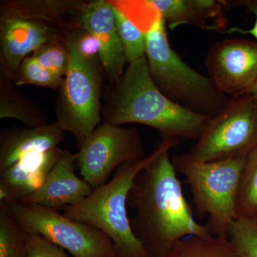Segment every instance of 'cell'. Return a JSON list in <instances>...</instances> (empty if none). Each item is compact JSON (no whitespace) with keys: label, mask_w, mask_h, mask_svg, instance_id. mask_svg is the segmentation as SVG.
I'll return each mask as SVG.
<instances>
[{"label":"cell","mask_w":257,"mask_h":257,"mask_svg":"<svg viewBox=\"0 0 257 257\" xmlns=\"http://www.w3.org/2000/svg\"><path fill=\"white\" fill-rule=\"evenodd\" d=\"M179 143L162 140L128 192L127 207L136 212L130 219L132 229L150 257L163 254L184 238L211 235L206 224L194 219L169 157Z\"/></svg>","instance_id":"6da1fadb"},{"label":"cell","mask_w":257,"mask_h":257,"mask_svg":"<svg viewBox=\"0 0 257 257\" xmlns=\"http://www.w3.org/2000/svg\"><path fill=\"white\" fill-rule=\"evenodd\" d=\"M104 123L140 124L157 130L162 140L200 138L210 117L196 114L164 95L152 80L146 57L128 64L119 80L108 84L101 107Z\"/></svg>","instance_id":"7a4b0ae2"},{"label":"cell","mask_w":257,"mask_h":257,"mask_svg":"<svg viewBox=\"0 0 257 257\" xmlns=\"http://www.w3.org/2000/svg\"><path fill=\"white\" fill-rule=\"evenodd\" d=\"M165 20H157L147 34L146 60L152 80L171 101L204 116L214 117L229 99L209 77L182 60L171 47Z\"/></svg>","instance_id":"3957f363"},{"label":"cell","mask_w":257,"mask_h":257,"mask_svg":"<svg viewBox=\"0 0 257 257\" xmlns=\"http://www.w3.org/2000/svg\"><path fill=\"white\" fill-rule=\"evenodd\" d=\"M154 156L155 152L120 166L110 181L94 189L79 204L62 208V214L102 231L114 243L116 257H150L134 234L127 214V197L138 172Z\"/></svg>","instance_id":"277c9868"},{"label":"cell","mask_w":257,"mask_h":257,"mask_svg":"<svg viewBox=\"0 0 257 257\" xmlns=\"http://www.w3.org/2000/svg\"><path fill=\"white\" fill-rule=\"evenodd\" d=\"M64 42L69 63L59 89L56 121L64 133L74 135L79 148L101 124V97L105 75L99 59L90 60L79 53L74 28L66 31Z\"/></svg>","instance_id":"5b68a950"},{"label":"cell","mask_w":257,"mask_h":257,"mask_svg":"<svg viewBox=\"0 0 257 257\" xmlns=\"http://www.w3.org/2000/svg\"><path fill=\"white\" fill-rule=\"evenodd\" d=\"M246 159L203 163L188 153L171 160L176 171L187 179L197 215L209 216L206 226L213 236L227 237L236 219V195Z\"/></svg>","instance_id":"8992f818"},{"label":"cell","mask_w":257,"mask_h":257,"mask_svg":"<svg viewBox=\"0 0 257 257\" xmlns=\"http://www.w3.org/2000/svg\"><path fill=\"white\" fill-rule=\"evenodd\" d=\"M257 147V101L251 94L229 99L210 118L189 155L199 162L243 158Z\"/></svg>","instance_id":"52a82bcc"},{"label":"cell","mask_w":257,"mask_h":257,"mask_svg":"<svg viewBox=\"0 0 257 257\" xmlns=\"http://www.w3.org/2000/svg\"><path fill=\"white\" fill-rule=\"evenodd\" d=\"M10 206L25 232L41 235L73 257H116L112 241L91 225L37 204L15 202Z\"/></svg>","instance_id":"ba28073f"},{"label":"cell","mask_w":257,"mask_h":257,"mask_svg":"<svg viewBox=\"0 0 257 257\" xmlns=\"http://www.w3.org/2000/svg\"><path fill=\"white\" fill-rule=\"evenodd\" d=\"M83 179L94 189L107 182L120 166L145 158L141 135L136 128L103 123L75 153Z\"/></svg>","instance_id":"9c48e42d"},{"label":"cell","mask_w":257,"mask_h":257,"mask_svg":"<svg viewBox=\"0 0 257 257\" xmlns=\"http://www.w3.org/2000/svg\"><path fill=\"white\" fill-rule=\"evenodd\" d=\"M206 66L209 78L225 95L250 94L257 81V43L236 38L216 42Z\"/></svg>","instance_id":"30bf717a"},{"label":"cell","mask_w":257,"mask_h":257,"mask_svg":"<svg viewBox=\"0 0 257 257\" xmlns=\"http://www.w3.org/2000/svg\"><path fill=\"white\" fill-rule=\"evenodd\" d=\"M74 22L77 28L92 34L99 42V62L109 84L119 80L126 69V61L110 1L85 3L74 15Z\"/></svg>","instance_id":"8fae6325"},{"label":"cell","mask_w":257,"mask_h":257,"mask_svg":"<svg viewBox=\"0 0 257 257\" xmlns=\"http://www.w3.org/2000/svg\"><path fill=\"white\" fill-rule=\"evenodd\" d=\"M65 34L52 25L17 17L1 16L0 70L11 78L29 55L47 44L64 41Z\"/></svg>","instance_id":"7c38bea8"},{"label":"cell","mask_w":257,"mask_h":257,"mask_svg":"<svg viewBox=\"0 0 257 257\" xmlns=\"http://www.w3.org/2000/svg\"><path fill=\"white\" fill-rule=\"evenodd\" d=\"M75 154L62 150L60 158L43 185L20 202L37 204L50 209H62L82 202L93 189L76 175Z\"/></svg>","instance_id":"4fadbf2b"},{"label":"cell","mask_w":257,"mask_h":257,"mask_svg":"<svg viewBox=\"0 0 257 257\" xmlns=\"http://www.w3.org/2000/svg\"><path fill=\"white\" fill-rule=\"evenodd\" d=\"M62 150L35 152L0 172V202H20L43 185Z\"/></svg>","instance_id":"5bb4252c"},{"label":"cell","mask_w":257,"mask_h":257,"mask_svg":"<svg viewBox=\"0 0 257 257\" xmlns=\"http://www.w3.org/2000/svg\"><path fill=\"white\" fill-rule=\"evenodd\" d=\"M65 139L57 121L38 127L4 128L0 133V172L22 157L59 148Z\"/></svg>","instance_id":"9a60e30c"},{"label":"cell","mask_w":257,"mask_h":257,"mask_svg":"<svg viewBox=\"0 0 257 257\" xmlns=\"http://www.w3.org/2000/svg\"><path fill=\"white\" fill-rule=\"evenodd\" d=\"M152 4L171 30L182 25H190L211 30L207 23L215 22L218 32L224 30L226 21L220 1L214 0H151Z\"/></svg>","instance_id":"2e32d148"},{"label":"cell","mask_w":257,"mask_h":257,"mask_svg":"<svg viewBox=\"0 0 257 257\" xmlns=\"http://www.w3.org/2000/svg\"><path fill=\"white\" fill-rule=\"evenodd\" d=\"M85 3L80 0H10L2 2L0 14L54 26L69 15L74 18Z\"/></svg>","instance_id":"e0dca14e"},{"label":"cell","mask_w":257,"mask_h":257,"mask_svg":"<svg viewBox=\"0 0 257 257\" xmlns=\"http://www.w3.org/2000/svg\"><path fill=\"white\" fill-rule=\"evenodd\" d=\"M17 87L9 76L0 70V119L20 120L30 128L47 124L45 113Z\"/></svg>","instance_id":"ac0fdd59"},{"label":"cell","mask_w":257,"mask_h":257,"mask_svg":"<svg viewBox=\"0 0 257 257\" xmlns=\"http://www.w3.org/2000/svg\"><path fill=\"white\" fill-rule=\"evenodd\" d=\"M157 257H241L227 237L206 235L188 236Z\"/></svg>","instance_id":"d6986e66"},{"label":"cell","mask_w":257,"mask_h":257,"mask_svg":"<svg viewBox=\"0 0 257 257\" xmlns=\"http://www.w3.org/2000/svg\"><path fill=\"white\" fill-rule=\"evenodd\" d=\"M236 219L257 221V147L246 157L236 200Z\"/></svg>","instance_id":"ffe728a7"},{"label":"cell","mask_w":257,"mask_h":257,"mask_svg":"<svg viewBox=\"0 0 257 257\" xmlns=\"http://www.w3.org/2000/svg\"><path fill=\"white\" fill-rule=\"evenodd\" d=\"M0 257H27L26 233L5 202H0Z\"/></svg>","instance_id":"44dd1931"},{"label":"cell","mask_w":257,"mask_h":257,"mask_svg":"<svg viewBox=\"0 0 257 257\" xmlns=\"http://www.w3.org/2000/svg\"><path fill=\"white\" fill-rule=\"evenodd\" d=\"M112 7L116 28L124 49L126 63H132L140 60L146 55L147 34L130 21L117 8L113 5Z\"/></svg>","instance_id":"7402d4cb"},{"label":"cell","mask_w":257,"mask_h":257,"mask_svg":"<svg viewBox=\"0 0 257 257\" xmlns=\"http://www.w3.org/2000/svg\"><path fill=\"white\" fill-rule=\"evenodd\" d=\"M11 79L18 87L30 84L59 89L64 77L52 73L42 66L33 55H30L24 60Z\"/></svg>","instance_id":"603a6c76"},{"label":"cell","mask_w":257,"mask_h":257,"mask_svg":"<svg viewBox=\"0 0 257 257\" xmlns=\"http://www.w3.org/2000/svg\"><path fill=\"white\" fill-rule=\"evenodd\" d=\"M111 5L120 10L145 34L161 18L151 0H115Z\"/></svg>","instance_id":"cb8c5ba5"},{"label":"cell","mask_w":257,"mask_h":257,"mask_svg":"<svg viewBox=\"0 0 257 257\" xmlns=\"http://www.w3.org/2000/svg\"><path fill=\"white\" fill-rule=\"evenodd\" d=\"M227 238L241 257H257V221L235 219L228 229Z\"/></svg>","instance_id":"d4e9b609"},{"label":"cell","mask_w":257,"mask_h":257,"mask_svg":"<svg viewBox=\"0 0 257 257\" xmlns=\"http://www.w3.org/2000/svg\"><path fill=\"white\" fill-rule=\"evenodd\" d=\"M64 41L47 44L32 54L45 69L61 77L66 75L69 63V51Z\"/></svg>","instance_id":"484cf974"},{"label":"cell","mask_w":257,"mask_h":257,"mask_svg":"<svg viewBox=\"0 0 257 257\" xmlns=\"http://www.w3.org/2000/svg\"><path fill=\"white\" fill-rule=\"evenodd\" d=\"M26 248L27 257H69L63 248L40 234L26 233Z\"/></svg>","instance_id":"4316f807"},{"label":"cell","mask_w":257,"mask_h":257,"mask_svg":"<svg viewBox=\"0 0 257 257\" xmlns=\"http://www.w3.org/2000/svg\"><path fill=\"white\" fill-rule=\"evenodd\" d=\"M76 43L79 53L82 57L90 60L99 59L100 45L92 34L82 29L74 28Z\"/></svg>","instance_id":"83f0119b"},{"label":"cell","mask_w":257,"mask_h":257,"mask_svg":"<svg viewBox=\"0 0 257 257\" xmlns=\"http://www.w3.org/2000/svg\"><path fill=\"white\" fill-rule=\"evenodd\" d=\"M221 5L227 7L228 8H236V7H245L255 16L254 25L249 30H243L236 27L229 28V30H223L221 33L234 34L237 33L240 35H250L254 37L257 41V0H233V1H220Z\"/></svg>","instance_id":"f1b7e54d"},{"label":"cell","mask_w":257,"mask_h":257,"mask_svg":"<svg viewBox=\"0 0 257 257\" xmlns=\"http://www.w3.org/2000/svg\"><path fill=\"white\" fill-rule=\"evenodd\" d=\"M250 94L252 95L253 97L257 101V81L256 84H255L254 87H253L252 90H251Z\"/></svg>","instance_id":"f546056e"}]
</instances>
